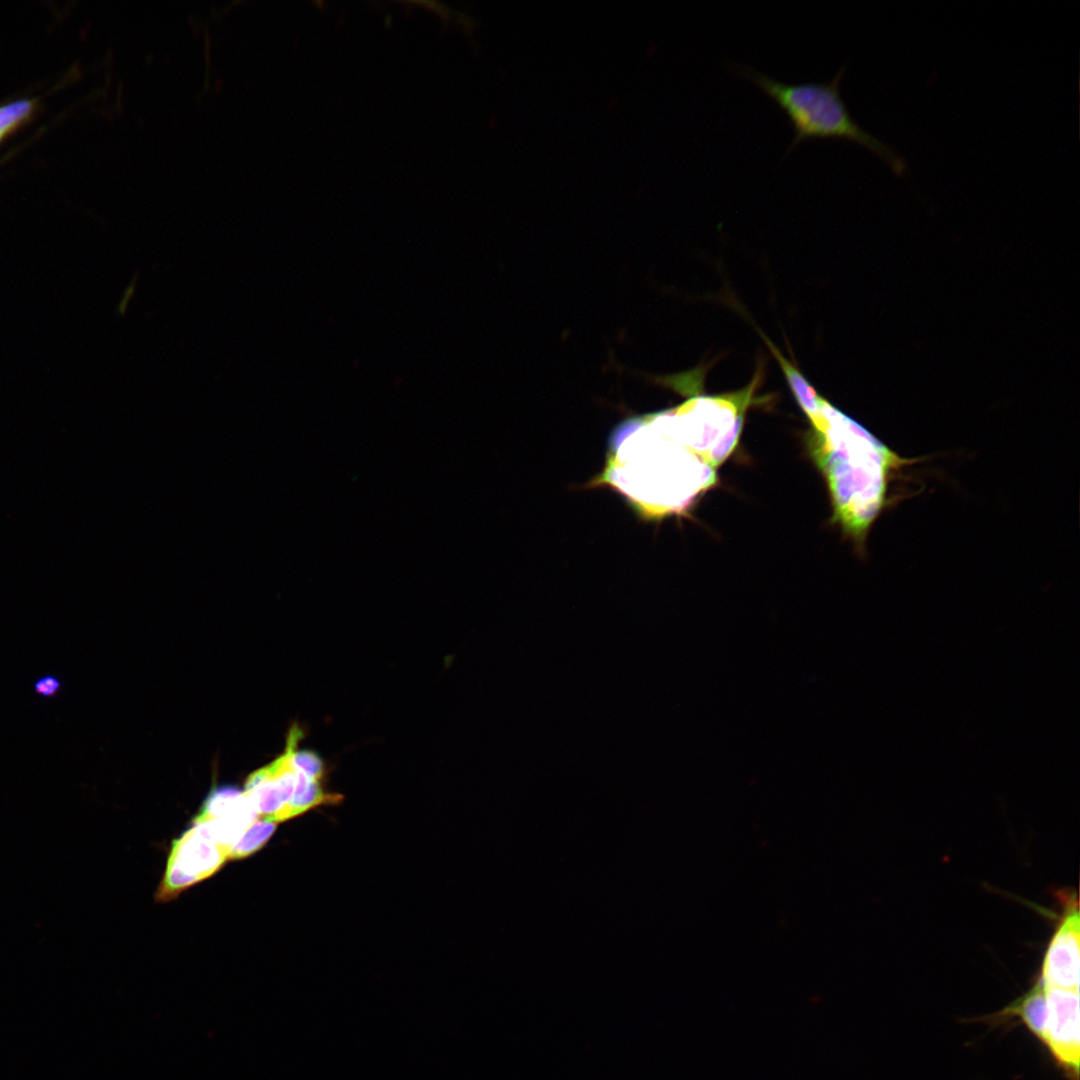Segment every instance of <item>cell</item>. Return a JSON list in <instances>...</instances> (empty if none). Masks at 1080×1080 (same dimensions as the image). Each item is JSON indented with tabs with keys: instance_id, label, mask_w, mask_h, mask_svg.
Listing matches in <instances>:
<instances>
[{
	"instance_id": "obj_3",
	"label": "cell",
	"mask_w": 1080,
	"mask_h": 1080,
	"mask_svg": "<svg viewBox=\"0 0 1080 1080\" xmlns=\"http://www.w3.org/2000/svg\"><path fill=\"white\" fill-rule=\"evenodd\" d=\"M847 65H842L827 82L790 84L772 78L744 64L730 63L731 71L753 82L787 114L793 139L783 158L801 141L810 138H843L857 142L884 160L898 176L907 170L906 160L895 149L875 137L851 116L840 94Z\"/></svg>"
},
{
	"instance_id": "obj_7",
	"label": "cell",
	"mask_w": 1080,
	"mask_h": 1080,
	"mask_svg": "<svg viewBox=\"0 0 1080 1080\" xmlns=\"http://www.w3.org/2000/svg\"><path fill=\"white\" fill-rule=\"evenodd\" d=\"M296 773L297 781L293 795L287 806L278 815L276 823L299 816L319 805L334 804L341 798L335 794L325 793L319 784V780L309 778L300 772Z\"/></svg>"
},
{
	"instance_id": "obj_9",
	"label": "cell",
	"mask_w": 1080,
	"mask_h": 1080,
	"mask_svg": "<svg viewBox=\"0 0 1080 1080\" xmlns=\"http://www.w3.org/2000/svg\"><path fill=\"white\" fill-rule=\"evenodd\" d=\"M243 795L234 786H223L212 791L203 803L193 824L214 820L229 810Z\"/></svg>"
},
{
	"instance_id": "obj_4",
	"label": "cell",
	"mask_w": 1080,
	"mask_h": 1080,
	"mask_svg": "<svg viewBox=\"0 0 1080 1080\" xmlns=\"http://www.w3.org/2000/svg\"><path fill=\"white\" fill-rule=\"evenodd\" d=\"M228 859L201 824H194L172 842L157 898L168 901L193 884L214 874Z\"/></svg>"
},
{
	"instance_id": "obj_10",
	"label": "cell",
	"mask_w": 1080,
	"mask_h": 1080,
	"mask_svg": "<svg viewBox=\"0 0 1080 1080\" xmlns=\"http://www.w3.org/2000/svg\"><path fill=\"white\" fill-rule=\"evenodd\" d=\"M291 761L296 772L319 780L323 773V764L320 758L309 751H297L295 748L291 754Z\"/></svg>"
},
{
	"instance_id": "obj_1",
	"label": "cell",
	"mask_w": 1080,
	"mask_h": 1080,
	"mask_svg": "<svg viewBox=\"0 0 1080 1080\" xmlns=\"http://www.w3.org/2000/svg\"><path fill=\"white\" fill-rule=\"evenodd\" d=\"M674 408L631 418L614 432L605 481L647 516L680 514L717 481Z\"/></svg>"
},
{
	"instance_id": "obj_11",
	"label": "cell",
	"mask_w": 1080,
	"mask_h": 1080,
	"mask_svg": "<svg viewBox=\"0 0 1080 1080\" xmlns=\"http://www.w3.org/2000/svg\"><path fill=\"white\" fill-rule=\"evenodd\" d=\"M31 110L27 101L16 102L0 108V138L25 118Z\"/></svg>"
},
{
	"instance_id": "obj_8",
	"label": "cell",
	"mask_w": 1080,
	"mask_h": 1080,
	"mask_svg": "<svg viewBox=\"0 0 1080 1080\" xmlns=\"http://www.w3.org/2000/svg\"><path fill=\"white\" fill-rule=\"evenodd\" d=\"M277 823L270 820H256L231 847L228 859H242L261 849L270 839Z\"/></svg>"
},
{
	"instance_id": "obj_5",
	"label": "cell",
	"mask_w": 1080,
	"mask_h": 1080,
	"mask_svg": "<svg viewBox=\"0 0 1080 1080\" xmlns=\"http://www.w3.org/2000/svg\"><path fill=\"white\" fill-rule=\"evenodd\" d=\"M1044 988L1048 1018L1043 1044L1049 1049L1067 1077L1070 1080H1078L1079 990L1047 986Z\"/></svg>"
},
{
	"instance_id": "obj_6",
	"label": "cell",
	"mask_w": 1080,
	"mask_h": 1080,
	"mask_svg": "<svg viewBox=\"0 0 1080 1080\" xmlns=\"http://www.w3.org/2000/svg\"><path fill=\"white\" fill-rule=\"evenodd\" d=\"M1080 917L1077 902L1065 910L1047 947L1038 978L1044 986L1079 990Z\"/></svg>"
},
{
	"instance_id": "obj_12",
	"label": "cell",
	"mask_w": 1080,
	"mask_h": 1080,
	"mask_svg": "<svg viewBox=\"0 0 1080 1080\" xmlns=\"http://www.w3.org/2000/svg\"><path fill=\"white\" fill-rule=\"evenodd\" d=\"M62 689V681L53 674H45L38 677L33 683L34 693L43 698L50 699L58 695Z\"/></svg>"
},
{
	"instance_id": "obj_2",
	"label": "cell",
	"mask_w": 1080,
	"mask_h": 1080,
	"mask_svg": "<svg viewBox=\"0 0 1080 1080\" xmlns=\"http://www.w3.org/2000/svg\"><path fill=\"white\" fill-rule=\"evenodd\" d=\"M808 419V445L827 482L833 520L862 551L872 524L888 504L890 480L920 459L901 457L821 396Z\"/></svg>"
}]
</instances>
